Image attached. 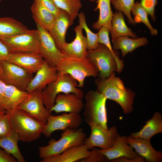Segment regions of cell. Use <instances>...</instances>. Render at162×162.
<instances>
[{"mask_svg": "<svg viewBox=\"0 0 162 162\" xmlns=\"http://www.w3.org/2000/svg\"><path fill=\"white\" fill-rule=\"evenodd\" d=\"M36 24L39 36L38 52L50 67H56L63 58L62 53L49 32Z\"/></svg>", "mask_w": 162, "mask_h": 162, "instance_id": "8fae6325", "label": "cell"}, {"mask_svg": "<svg viewBox=\"0 0 162 162\" xmlns=\"http://www.w3.org/2000/svg\"><path fill=\"white\" fill-rule=\"evenodd\" d=\"M16 109L23 110L45 124L50 110L46 108L44 103L42 91L36 90L29 93L28 97Z\"/></svg>", "mask_w": 162, "mask_h": 162, "instance_id": "4fadbf2b", "label": "cell"}, {"mask_svg": "<svg viewBox=\"0 0 162 162\" xmlns=\"http://www.w3.org/2000/svg\"><path fill=\"white\" fill-rule=\"evenodd\" d=\"M83 29L79 24L75 27V38L71 43H65L61 51L63 53L80 58L86 57L88 42L86 37L83 35Z\"/></svg>", "mask_w": 162, "mask_h": 162, "instance_id": "44dd1931", "label": "cell"}, {"mask_svg": "<svg viewBox=\"0 0 162 162\" xmlns=\"http://www.w3.org/2000/svg\"><path fill=\"white\" fill-rule=\"evenodd\" d=\"M79 24L80 25L85 31L88 42L87 50L90 51L96 49L98 46V35L92 32L86 23V16L82 12L78 15Z\"/></svg>", "mask_w": 162, "mask_h": 162, "instance_id": "1f68e13d", "label": "cell"}, {"mask_svg": "<svg viewBox=\"0 0 162 162\" xmlns=\"http://www.w3.org/2000/svg\"><path fill=\"white\" fill-rule=\"evenodd\" d=\"M16 162V160L12 155L0 149V162Z\"/></svg>", "mask_w": 162, "mask_h": 162, "instance_id": "f35d334b", "label": "cell"}, {"mask_svg": "<svg viewBox=\"0 0 162 162\" xmlns=\"http://www.w3.org/2000/svg\"><path fill=\"white\" fill-rule=\"evenodd\" d=\"M126 137L118 134L111 147L106 150L99 149V152L105 156L109 161L121 157L131 159L138 157L140 155L127 143Z\"/></svg>", "mask_w": 162, "mask_h": 162, "instance_id": "e0dca14e", "label": "cell"}, {"mask_svg": "<svg viewBox=\"0 0 162 162\" xmlns=\"http://www.w3.org/2000/svg\"><path fill=\"white\" fill-rule=\"evenodd\" d=\"M140 130L132 133L130 136L134 138H140L150 140L154 135L162 133V116L161 113L156 112L152 118L145 122Z\"/></svg>", "mask_w": 162, "mask_h": 162, "instance_id": "7402d4cb", "label": "cell"}, {"mask_svg": "<svg viewBox=\"0 0 162 162\" xmlns=\"http://www.w3.org/2000/svg\"><path fill=\"white\" fill-rule=\"evenodd\" d=\"M91 152L88 158L82 159L83 162H101L109 161L106 158L101 154L99 152V149L94 147L91 149Z\"/></svg>", "mask_w": 162, "mask_h": 162, "instance_id": "8d00e7d4", "label": "cell"}, {"mask_svg": "<svg viewBox=\"0 0 162 162\" xmlns=\"http://www.w3.org/2000/svg\"><path fill=\"white\" fill-rule=\"evenodd\" d=\"M73 23L69 14L62 10L59 15L56 17L54 24L49 32L57 47L61 51L66 42L65 38L67 30Z\"/></svg>", "mask_w": 162, "mask_h": 162, "instance_id": "d6986e66", "label": "cell"}, {"mask_svg": "<svg viewBox=\"0 0 162 162\" xmlns=\"http://www.w3.org/2000/svg\"><path fill=\"white\" fill-rule=\"evenodd\" d=\"M33 74L36 73L45 61L37 52H11L6 60Z\"/></svg>", "mask_w": 162, "mask_h": 162, "instance_id": "5bb4252c", "label": "cell"}, {"mask_svg": "<svg viewBox=\"0 0 162 162\" xmlns=\"http://www.w3.org/2000/svg\"><path fill=\"white\" fill-rule=\"evenodd\" d=\"M135 0H111V3L117 11L122 12L127 17L129 23L134 26L135 23L131 14V8Z\"/></svg>", "mask_w": 162, "mask_h": 162, "instance_id": "d6a6232c", "label": "cell"}, {"mask_svg": "<svg viewBox=\"0 0 162 162\" xmlns=\"http://www.w3.org/2000/svg\"><path fill=\"white\" fill-rule=\"evenodd\" d=\"M33 19L39 24L49 32L56 20L54 15L40 2L34 1L31 7Z\"/></svg>", "mask_w": 162, "mask_h": 162, "instance_id": "603a6c76", "label": "cell"}, {"mask_svg": "<svg viewBox=\"0 0 162 162\" xmlns=\"http://www.w3.org/2000/svg\"><path fill=\"white\" fill-rule=\"evenodd\" d=\"M127 143L140 156L148 162H161L162 161V152L156 150L151 144L150 141L140 138L126 136Z\"/></svg>", "mask_w": 162, "mask_h": 162, "instance_id": "ac0fdd59", "label": "cell"}, {"mask_svg": "<svg viewBox=\"0 0 162 162\" xmlns=\"http://www.w3.org/2000/svg\"><path fill=\"white\" fill-rule=\"evenodd\" d=\"M112 41L117 38L128 36L132 38H138L137 35L126 25L123 13L117 11L113 14L111 21V29L110 31Z\"/></svg>", "mask_w": 162, "mask_h": 162, "instance_id": "484cf974", "label": "cell"}, {"mask_svg": "<svg viewBox=\"0 0 162 162\" xmlns=\"http://www.w3.org/2000/svg\"><path fill=\"white\" fill-rule=\"evenodd\" d=\"M6 110L0 106V116L6 113Z\"/></svg>", "mask_w": 162, "mask_h": 162, "instance_id": "7bdbcfd3", "label": "cell"}, {"mask_svg": "<svg viewBox=\"0 0 162 162\" xmlns=\"http://www.w3.org/2000/svg\"><path fill=\"white\" fill-rule=\"evenodd\" d=\"M10 53L7 46L0 40V60H6Z\"/></svg>", "mask_w": 162, "mask_h": 162, "instance_id": "60d3db41", "label": "cell"}, {"mask_svg": "<svg viewBox=\"0 0 162 162\" xmlns=\"http://www.w3.org/2000/svg\"><path fill=\"white\" fill-rule=\"evenodd\" d=\"M142 7L149 15L153 21L156 20L155 15V8L157 3V0H140Z\"/></svg>", "mask_w": 162, "mask_h": 162, "instance_id": "d590c367", "label": "cell"}, {"mask_svg": "<svg viewBox=\"0 0 162 162\" xmlns=\"http://www.w3.org/2000/svg\"><path fill=\"white\" fill-rule=\"evenodd\" d=\"M60 9L66 11L74 22L82 7L81 0H52Z\"/></svg>", "mask_w": 162, "mask_h": 162, "instance_id": "f546056e", "label": "cell"}, {"mask_svg": "<svg viewBox=\"0 0 162 162\" xmlns=\"http://www.w3.org/2000/svg\"><path fill=\"white\" fill-rule=\"evenodd\" d=\"M112 162H145V159L139 156L134 159H131L124 157H121L111 160Z\"/></svg>", "mask_w": 162, "mask_h": 162, "instance_id": "ab89813d", "label": "cell"}, {"mask_svg": "<svg viewBox=\"0 0 162 162\" xmlns=\"http://www.w3.org/2000/svg\"><path fill=\"white\" fill-rule=\"evenodd\" d=\"M58 75L56 67H50L45 61L25 91L29 93L36 90L42 91L48 84L56 80Z\"/></svg>", "mask_w": 162, "mask_h": 162, "instance_id": "2e32d148", "label": "cell"}, {"mask_svg": "<svg viewBox=\"0 0 162 162\" xmlns=\"http://www.w3.org/2000/svg\"><path fill=\"white\" fill-rule=\"evenodd\" d=\"M84 105L82 99L74 93L60 94L56 96L55 104L50 110L57 113L61 112L80 113Z\"/></svg>", "mask_w": 162, "mask_h": 162, "instance_id": "9a60e30c", "label": "cell"}, {"mask_svg": "<svg viewBox=\"0 0 162 162\" xmlns=\"http://www.w3.org/2000/svg\"><path fill=\"white\" fill-rule=\"evenodd\" d=\"M88 124L90 128L91 134L88 137L85 138L83 144L89 150L95 147H99L101 150H106L112 146L118 134L116 126L106 129L93 123Z\"/></svg>", "mask_w": 162, "mask_h": 162, "instance_id": "30bf717a", "label": "cell"}, {"mask_svg": "<svg viewBox=\"0 0 162 162\" xmlns=\"http://www.w3.org/2000/svg\"><path fill=\"white\" fill-rule=\"evenodd\" d=\"M58 73L57 79L42 91L44 104L49 110L54 105L56 96L60 93H73L82 99L84 96L83 92L76 87L78 84L75 80L69 74Z\"/></svg>", "mask_w": 162, "mask_h": 162, "instance_id": "8992f818", "label": "cell"}, {"mask_svg": "<svg viewBox=\"0 0 162 162\" xmlns=\"http://www.w3.org/2000/svg\"><path fill=\"white\" fill-rule=\"evenodd\" d=\"M20 140L19 134L12 129L6 136L0 138V147L14 157L17 162H25L18 147V142Z\"/></svg>", "mask_w": 162, "mask_h": 162, "instance_id": "f1b7e54d", "label": "cell"}, {"mask_svg": "<svg viewBox=\"0 0 162 162\" xmlns=\"http://www.w3.org/2000/svg\"><path fill=\"white\" fill-rule=\"evenodd\" d=\"M41 2L56 17L60 13L61 10L55 4L52 0H34Z\"/></svg>", "mask_w": 162, "mask_h": 162, "instance_id": "74e56055", "label": "cell"}, {"mask_svg": "<svg viewBox=\"0 0 162 162\" xmlns=\"http://www.w3.org/2000/svg\"><path fill=\"white\" fill-rule=\"evenodd\" d=\"M131 12L134 16V20L135 23L142 22L149 29L151 35L158 34L157 30L154 28L152 26L148 19L147 13L142 7L140 2H136L134 3L131 8Z\"/></svg>", "mask_w": 162, "mask_h": 162, "instance_id": "4dcf8cb0", "label": "cell"}, {"mask_svg": "<svg viewBox=\"0 0 162 162\" xmlns=\"http://www.w3.org/2000/svg\"><path fill=\"white\" fill-rule=\"evenodd\" d=\"M8 115L5 113L0 116V138L8 135L12 130Z\"/></svg>", "mask_w": 162, "mask_h": 162, "instance_id": "e575fe53", "label": "cell"}, {"mask_svg": "<svg viewBox=\"0 0 162 162\" xmlns=\"http://www.w3.org/2000/svg\"><path fill=\"white\" fill-rule=\"evenodd\" d=\"M110 29L105 26H102L99 30L97 33L98 44H101L105 45L112 52L116 53L118 52L113 50L111 44L109 37Z\"/></svg>", "mask_w": 162, "mask_h": 162, "instance_id": "836d02e7", "label": "cell"}, {"mask_svg": "<svg viewBox=\"0 0 162 162\" xmlns=\"http://www.w3.org/2000/svg\"><path fill=\"white\" fill-rule=\"evenodd\" d=\"M1 73L0 79L6 85L25 91L33 77V74L16 64L0 60Z\"/></svg>", "mask_w": 162, "mask_h": 162, "instance_id": "ba28073f", "label": "cell"}, {"mask_svg": "<svg viewBox=\"0 0 162 162\" xmlns=\"http://www.w3.org/2000/svg\"><path fill=\"white\" fill-rule=\"evenodd\" d=\"M29 29L21 22L10 17L0 18V40L26 31Z\"/></svg>", "mask_w": 162, "mask_h": 162, "instance_id": "83f0119b", "label": "cell"}, {"mask_svg": "<svg viewBox=\"0 0 162 162\" xmlns=\"http://www.w3.org/2000/svg\"><path fill=\"white\" fill-rule=\"evenodd\" d=\"M1 65L0 62V76L1 74Z\"/></svg>", "mask_w": 162, "mask_h": 162, "instance_id": "ee69618b", "label": "cell"}, {"mask_svg": "<svg viewBox=\"0 0 162 162\" xmlns=\"http://www.w3.org/2000/svg\"><path fill=\"white\" fill-rule=\"evenodd\" d=\"M91 152L82 144L73 146L60 154L42 159L40 162H74L86 158Z\"/></svg>", "mask_w": 162, "mask_h": 162, "instance_id": "ffe728a7", "label": "cell"}, {"mask_svg": "<svg viewBox=\"0 0 162 162\" xmlns=\"http://www.w3.org/2000/svg\"><path fill=\"white\" fill-rule=\"evenodd\" d=\"M0 40L7 46L10 53L38 52L39 36L37 29H28Z\"/></svg>", "mask_w": 162, "mask_h": 162, "instance_id": "9c48e42d", "label": "cell"}, {"mask_svg": "<svg viewBox=\"0 0 162 162\" xmlns=\"http://www.w3.org/2000/svg\"><path fill=\"white\" fill-rule=\"evenodd\" d=\"M6 85V84L0 79V106L4 97Z\"/></svg>", "mask_w": 162, "mask_h": 162, "instance_id": "b9f144b4", "label": "cell"}, {"mask_svg": "<svg viewBox=\"0 0 162 162\" xmlns=\"http://www.w3.org/2000/svg\"><path fill=\"white\" fill-rule=\"evenodd\" d=\"M96 91L106 98L116 102L121 107L125 114L130 113L133 110L135 92L124 85L121 79L116 76L115 72L106 78L99 77L95 80Z\"/></svg>", "mask_w": 162, "mask_h": 162, "instance_id": "6da1fadb", "label": "cell"}, {"mask_svg": "<svg viewBox=\"0 0 162 162\" xmlns=\"http://www.w3.org/2000/svg\"><path fill=\"white\" fill-rule=\"evenodd\" d=\"M2 0H0V2H1V1Z\"/></svg>", "mask_w": 162, "mask_h": 162, "instance_id": "f6af8a7d", "label": "cell"}, {"mask_svg": "<svg viewBox=\"0 0 162 162\" xmlns=\"http://www.w3.org/2000/svg\"><path fill=\"white\" fill-rule=\"evenodd\" d=\"M93 2L95 0H89ZM97 5L94 10H99V15L97 21L93 23L92 27L96 30L99 29L103 26L111 29V21L113 13L111 7V0H97Z\"/></svg>", "mask_w": 162, "mask_h": 162, "instance_id": "4316f807", "label": "cell"}, {"mask_svg": "<svg viewBox=\"0 0 162 162\" xmlns=\"http://www.w3.org/2000/svg\"><path fill=\"white\" fill-rule=\"evenodd\" d=\"M62 54L63 58L56 67L58 72L69 75L78 82L79 87H84L86 77L98 76V71L86 57L80 58Z\"/></svg>", "mask_w": 162, "mask_h": 162, "instance_id": "277c9868", "label": "cell"}, {"mask_svg": "<svg viewBox=\"0 0 162 162\" xmlns=\"http://www.w3.org/2000/svg\"><path fill=\"white\" fill-rule=\"evenodd\" d=\"M112 41L113 49L120 50L122 58L128 53L132 52L137 48L148 43V40L146 37L130 38L128 36L117 38Z\"/></svg>", "mask_w": 162, "mask_h": 162, "instance_id": "d4e9b609", "label": "cell"}, {"mask_svg": "<svg viewBox=\"0 0 162 162\" xmlns=\"http://www.w3.org/2000/svg\"><path fill=\"white\" fill-rule=\"evenodd\" d=\"M29 93L10 85H6L1 106L6 110L15 109L28 97Z\"/></svg>", "mask_w": 162, "mask_h": 162, "instance_id": "cb8c5ba5", "label": "cell"}, {"mask_svg": "<svg viewBox=\"0 0 162 162\" xmlns=\"http://www.w3.org/2000/svg\"><path fill=\"white\" fill-rule=\"evenodd\" d=\"M119 55L118 51L113 53L104 45L98 44L96 49L88 51L86 57L98 71L99 77L106 78L115 71H122L124 64Z\"/></svg>", "mask_w": 162, "mask_h": 162, "instance_id": "3957f363", "label": "cell"}, {"mask_svg": "<svg viewBox=\"0 0 162 162\" xmlns=\"http://www.w3.org/2000/svg\"><path fill=\"white\" fill-rule=\"evenodd\" d=\"M6 113L9 116L12 129L19 134L20 141L30 142L40 137L45 124L18 109L6 110Z\"/></svg>", "mask_w": 162, "mask_h": 162, "instance_id": "7a4b0ae2", "label": "cell"}, {"mask_svg": "<svg viewBox=\"0 0 162 162\" xmlns=\"http://www.w3.org/2000/svg\"><path fill=\"white\" fill-rule=\"evenodd\" d=\"M86 134L82 128L67 129L61 134V137L56 141L52 139L48 145L38 148L39 157L42 159L61 154L68 148L83 143Z\"/></svg>", "mask_w": 162, "mask_h": 162, "instance_id": "5b68a950", "label": "cell"}, {"mask_svg": "<svg viewBox=\"0 0 162 162\" xmlns=\"http://www.w3.org/2000/svg\"><path fill=\"white\" fill-rule=\"evenodd\" d=\"M82 123V119L80 113H63L57 116L51 115L47 118L42 133L46 137H50L56 130L64 131L68 128L76 129L79 128Z\"/></svg>", "mask_w": 162, "mask_h": 162, "instance_id": "7c38bea8", "label": "cell"}, {"mask_svg": "<svg viewBox=\"0 0 162 162\" xmlns=\"http://www.w3.org/2000/svg\"><path fill=\"white\" fill-rule=\"evenodd\" d=\"M86 103L83 115L87 124L92 123L108 129L106 98L97 91L90 90L85 95Z\"/></svg>", "mask_w": 162, "mask_h": 162, "instance_id": "52a82bcc", "label": "cell"}]
</instances>
